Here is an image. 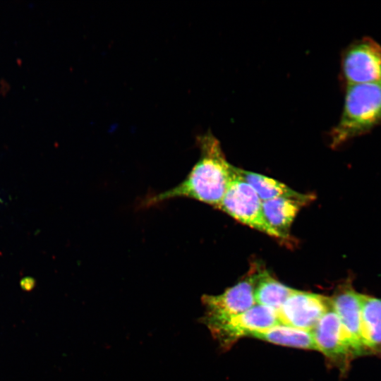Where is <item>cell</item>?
Listing matches in <instances>:
<instances>
[{"label":"cell","mask_w":381,"mask_h":381,"mask_svg":"<svg viewBox=\"0 0 381 381\" xmlns=\"http://www.w3.org/2000/svg\"><path fill=\"white\" fill-rule=\"evenodd\" d=\"M381 126V83L345 87L343 110L329 133L330 146L344 143Z\"/></svg>","instance_id":"obj_2"},{"label":"cell","mask_w":381,"mask_h":381,"mask_svg":"<svg viewBox=\"0 0 381 381\" xmlns=\"http://www.w3.org/2000/svg\"><path fill=\"white\" fill-rule=\"evenodd\" d=\"M253 271L222 294L203 296L208 326L242 313L256 304L254 298L255 270Z\"/></svg>","instance_id":"obj_8"},{"label":"cell","mask_w":381,"mask_h":381,"mask_svg":"<svg viewBox=\"0 0 381 381\" xmlns=\"http://www.w3.org/2000/svg\"><path fill=\"white\" fill-rule=\"evenodd\" d=\"M217 209L244 225L271 237L286 241L267 222L262 210V202L255 191L236 173Z\"/></svg>","instance_id":"obj_3"},{"label":"cell","mask_w":381,"mask_h":381,"mask_svg":"<svg viewBox=\"0 0 381 381\" xmlns=\"http://www.w3.org/2000/svg\"><path fill=\"white\" fill-rule=\"evenodd\" d=\"M251 337L277 345L316 350L311 331L281 324L256 332Z\"/></svg>","instance_id":"obj_14"},{"label":"cell","mask_w":381,"mask_h":381,"mask_svg":"<svg viewBox=\"0 0 381 381\" xmlns=\"http://www.w3.org/2000/svg\"><path fill=\"white\" fill-rule=\"evenodd\" d=\"M238 177L249 184L263 201L277 198H291L310 202L315 196L312 194L298 193L284 183L260 174L246 171L235 167Z\"/></svg>","instance_id":"obj_10"},{"label":"cell","mask_w":381,"mask_h":381,"mask_svg":"<svg viewBox=\"0 0 381 381\" xmlns=\"http://www.w3.org/2000/svg\"><path fill=\"white\" fill-rule=\"evenodd\" d=\"M278 324L279 322L274 310L255 304L242 313L208 327L219 343L227 347L241 337H251L256 332Z\"/></svg>","instance_id":"obj_6"},{"label":"cell","mask_w":381,"mask_h":381,"mask_svg":"<svg viewBox=\"0 0 381 381\" xmlns=\"http://www.w3.org/2000/svg\"><path fill=\"white\" fill-rule=\"evenodd\" d=\"M309 202L291 198H277L262 202V210L268 224L285 240L301 208Z\"/></svg>","instance_id":"obj_12"},{"label":"cell","mask_w":381,"mask_h":381,"mask_svg":"<svg viewBox=\"0 0 381 381\" xmlns=\"http://www.w3.org/2000/svg\"><path fill=\"white\" fill-rule=\"evenodd\" d=\"M361 333L368 355L381 357V298L361 297Z\"/></svg>","instance_id":"obj_11"},{"label":"cell","mask_w":381,"mask_h":381,"mask_svg":"<svg viewBox=\"0 0 381 381\" xmlns=\"http://www.w3.org/2000/svg\"><path fill=\"white\" fill-rule=\"evenodd\" d=\"M197 141L200 159L186 179L168 190L147 197L143 206L187 198L217 208L235 176V167L227 161L219 141L210 131L198 136Z\"/></svg>","instance_id":"obj_1"},{"label":"cell","mask_w":381,"mask_h":381,"mask_svg":"<svg viewBox=\"0 0 381 381\" xmlns=\"http://www.w3.org/2000/svg\"><path fill=\"white\" fill-rule=\"evenodd\" d=\"M295 291L272 277L266 270H255L256 304L269 307L277 312Z\"/></svg>","instance_id":"obj_13"},{"label":"cell","mask_w":381,"mask_h":381,"mask_svg":"<svg viewBox=\"0 0 381 381\" xmlns=\"http://www.w3.org/2000/svg\"><path fill=\"white\" fill-rule=\"evenodd\" d=\"M341 74L345 87L381 83V45L367 36L352 42L342 52Z\"/></svg>","instance_id":"obj_4"},{"label":"cell","mask_w":381,"mask_h":381,"mask_svg":"<svg viewBox=\"0 0 381 381\" xmlns=\"http://www.w3.org/2000/svg\"><path fill=\"white\" fill-rule=\"evenodd\" d=\"M331 308L330 298L296 289L277 313L279 324L312 331Z\"/></svg>","instance_id":"obj_7"},{"label":"cell","mask_w":381,"mask_h":381,"mask_svg":"<svg viewBox=\"0 0 381 381\" xmlns=\"http://www.w3.org/2000/svg\"><path fill=\"white\" fill-rule=\"evenodd\" d=\"M361 297L351 282L339 286L330 297L332 308L340 320L355 357L368 355L361 333Z\"/></svg>","instance_id":"obj_9"},{"label":"cell","mask_w":381,"mask_h":381,"mask_svg":"<svg viewBox=\"0 0 381 381\" xmlns=\"http://www.w3.org/2000/svg\"><path fill=\"white\" fill-rule=\"evenodd\" d=\"M21 285L24 289H30L34 285V279L32 277H25L22 279Z\"/></svg>","instance_id":"obj_15"},{"label":"cell","mask_w":381,"mask_h":381,"mask_svg":"<svg viewBox=\"0 0 381 381\" xmlns=\"http://www.w3.org/2000/svg\"><path fill=\"white\" fill-rule=\"evenodd\" d=\"M311 332L316 350L341 373H345L351 360L356 357L340 320L332 308L322 317Z\"/></svg>","instance_id":"obj_5"}]
</instances>
